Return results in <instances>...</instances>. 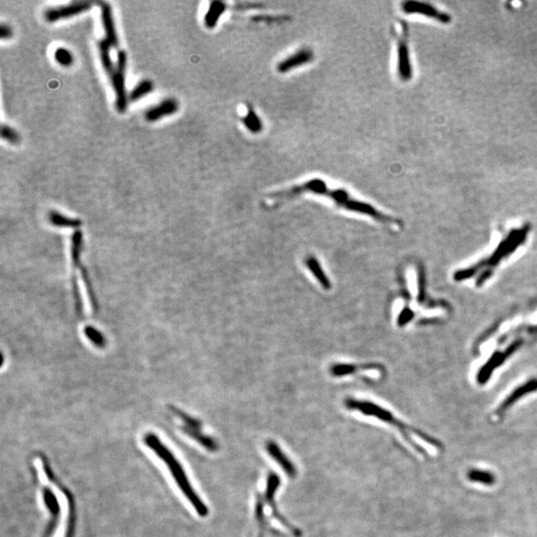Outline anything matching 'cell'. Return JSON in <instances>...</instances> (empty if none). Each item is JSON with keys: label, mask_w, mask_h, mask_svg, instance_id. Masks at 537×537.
Here are the masks:
<instances>
[{"label": "cell", "mask_w": 537, "mask_h": 537, "mask_svg": "<svg viewBox=\"0 0 537 537\" xmlns=\"http://www.w3.org/2000/svg\"><path fill=\"white\" fill-rule=\"evenodd\" d=\"M99 50H100V58H101L103 68L105 69L107 76L110 79L115 71V65L113 64L111 57H110V45L105 39H103L99 42Z\"/></svg>", "instance_id": "7402d4cb"}, {"label": "cell", "mask_w": 537, "mask_h": 537, "mask_svg": "<svg viewBox=\"0 0 537 537\" xmlns=\"http://www.w3.org/2000/svg\"><path fill=\"white\" fill-rule=\"evenodd\" d=\"M171 410L182 421L183 426L181 429L187 436L210 452H216L219 449V445L216 440L202 432V423L199 420L189 416L187 413L182 412L176 407H171Z\"/></svg>", "instance_id": "8992f818"}, {"label": "cell", "mask_w": 537, "mask_h": 537, "mask_svg": "<svg viewBox=\"0 0 537 537\" xmlns=\"http://www.w3.org/2000/svg\"><path fill=\"white\" fill-rule=\"evenodd\" d=\"M178 109V103L176 100L169 98L165 99L154 107L146 109L144 116L147 121H157L164 116L175 113Z\"/></svg>", "instance_id": "9a60e30c"}, {"label": "cell", "mask_w": 537, "mask_h": 537, "mask_svg": "<svg viewBox=\"0 0 537 537\" xmlns=\"http://www.w3.org/2000/svg\"><path fill=\"white\" fill-rule=\"evenodd\" d=\"M344 405L349 411H355V412L361 413L364 416L375 418V419H377L379 421H382L383 423H386V424L398 429V431L405 437V439L411 445H413V442L410 440V437L408 435L409 432L415 433L421 439H423L424 441L435 445L436 447H440L439 441L431 438L428 435L424 434L423 432H421L419 430L409 427L407 424L403 423L397 417H395L392 412H390L389 410L385 409L384 407H381L380 405H378V404H376V403H374L372 401L362 400V399H355L353 397H348V398L345 399Z\"/></svg>", "instance_id": "7a4b0ae2"}, {"label": "cell", "mask_w": 537, "mask_h": 537, "mask_svg": "<svg viewBox=\"0 0 537 537\" xmlns=\"http://www.w3.org/2000/svg\"><path fill=\"white\" fill-rule=\"evenodd\" d=\"M93 3L90 1L80 0L73 1L67 5L48 8L44 12V18L46 21L52 23L62 19H67L75 15L84 13L92 8Z\"/></svg>", "instance_id": "9c48e42d"}, {"label": "cell", "mask_w": 537, "mask_h": 537, "mask_svg": "<svg viewBox=\"0 0 537 537\" xmlns=\"http://www.w3.org/2000/svg\"><path fill=\"white\" fill-rule=\"evenodd\" d=\"M397 44V74L401 81L409 82L413 77V68L409 49V27L407 22L400 21V29L395 32Z\"/></svg>", "instance_id": "277c9868"}, {"label": "cell", "mask_w": 537, "mask_h": 537, "mask_svg": "<svg viewBox=\"0 0 537 537\" xmlns=\"http://www.w3.org/2000/svg\"><path fill=\"white\" fill-rule=\"evenodd\" d=\"M84 331H85L87 338H89V340L94 345H96L99 348H103L106 346V338L97 328L93 327L92 325H87Z\"/></svg>", "instance_id": "d4e9b609"}, {"label": "cell", "mask_w": 537, "mask_h": 537, "mask_svg": "<svg viewBox=\"0 0 537 537\" xmlns=\"http://www.w3.org/2000/svg\"><path fill=\"white\" fill-rule=\"evenodd\" d=\"M127 66V55L125 51L119 50L115 63V71L110 78V82L115 93V107L120 113H123L127 108V96L125 92V70Z\"/></svg>", "instance_id": "52a82bcc"}, {"label": "cell", "mask_w": 537, "mask_h": 537, "mask_svg": "<svg viewBox=\"0 0 537 537\" xmlns=\"http://www.w3.org/2000/svg\"><path fill=\"white\" fill-rule=\"evenodd\" d=\"M101 17H102V23L105 30L106 38L105 40L110 45V47L116 48L118 46V39L115 31L113 16H112V9L111 6L107 3L103 2L101 3Z\"/></svg>", "instance_id": "5bb4252c"}, {"label": "cell", "mask_w": 537, "mask_h": 537, "mask_svg": "<svg viewBox=\"0 0 537 537\" xmlns=\"http://www.w3.org/2000/svg\"><path fill=\"white\" fill-rule=\"evenodd\" d=\"M143 442L145 446L150 449L154 453V455L159 458L168 468L169 474L176 483L178 489L188 501V503L193 507L197 515L201 518L207 517L209 515L208 507L203 503L202 499L193 489L180 462L173 455L170 449L166 447L154 433L145 434V436L143 437Z\"/></svg>", "instance_id": "6da1fadb"}, {"label": "cell", "mask_w": 537, "mask_h": 537, "mask_svg": "<svg viewBox=\"0 0 537 537\" xmlns=\"http://www.w3.org/2000/svg\"><path fill=\"white\" fill-rule=\"evenodd\" d=\"M42 493H43V500L44 504L47 507L50 515H51V524L53 525V529L58 525L60 521V515H61V508H60V502L59 497L56 493H54L49 487L43 486L42 487Z\"/></svg>", "instance_id": "e0dca14e"}, {"label": "cell", "mask_w": 537, "mask_h": 537, "mask_svg": "<svg viewBox=\"0 0 537 537\" xmlns=\"http://www.w3.org/2000/svg\"><path fill=\"white\" fill-rule=\"evenodd\" d=\"M82 249H83V234H82L81 231H76L72 236V248H71V254H72L71 258H72V262H73L72 264H73V268L81 270L82 278H83L84 283L86 285V288H87V291H88V294H89V297H90V301H91L93 310H94V312L96 314V313H98L99 305H98L94 290L92 288V284H91V281H90V278H89V274H88V272L86 271V269L84 268V266L81 263Z\"/></svg>", "instance_id": "ba28073f"}, {"label": "cell", "mask_w": 537, "mask_h": 537, "mask_svg": "<svg viewBox=\"0 0 537 537\" xmlns=\"http://www.w3.org/2000/svg\"><path fill=\"white\" fill-rule=\"evenodd\" d=\"M401 9L406 14H420L428 18L448 24L452 21L450 14L439 10L432 4L419 1H404L401 3Z\"/></svg>", "instance_id": "30bf717a"}, {"label": "cell", "mask_w": 537, "mask_h": 537, "mask_svg": "<svg viewBox=\"0 0 537 537\" xmlns=\"http://www.w3.org/2000/svg\"><path fill=\"white\" fill-rule=\"evenodd\" d=\"M536 391H537V379L530 380L526 384L520 386L515 391H513L505 399V401L501 404L500 408L498 409V413L501 414V413L507 411L510 407H512L513 404H515L517 401H519L522 397H524V396H526V395H528L530 393L536 392Z\"/></svg>", "instance_id": "2e32d148"}, {"label": "cell", "mask_w": 537, "mask_h": 537, "mask_svg": "<svg viewBox=\"0 0 537 537\" xmlns=\"http://www.w3.org/2000/svg\"><path fill=\"white\" fill-rule=\"evenodd\" d=\"M1 137L12 144H17L20 141L19 133L11 126L6 124H2L1 126Z\"/></svg>", "instance_id": "4316f807"}, {"label": "cell", "mask_w": 537, "mask_h": 537, "mask_svg": "<svg viewBox=\"0 0 537 537\" xmlns=\"http://www.w3.org/2000/svg\"><path fill=\"white\" fill-rule=\"evenodd\" d=\"M228 8L227 3L223 1H212L209 4L208 10L204 16V25L208 29H213L216 27L222 14L226 12Z\"/></svg>", "instance_id": "ffe728a7"}, {"label": "cell", "mask_w": 537, "mask_h": 537, "mask_svg": "<svg viewBox=\"0 0 537 537\" xmlns=\"http://www.w3.org/2000/svg\"><path fill=\"white\" fill-rule=\"evenodd\" d=\"M290 17L289 16H285V15H279V16H273V15H263V16H254L251 18L252 21L254 22H267V23H271V22H280V21H287L289 20Z\"/></svg>", "instance_id": "83f0119b"}, {"label": "cell", "mask_w": 537, "mask_h": 537, "mask_svg": "<svg viewBox=\"0 0 537 537\" xmlns=\"http://www.w3.org/2000/svg\"><path fill=\"white\" fill-rule=\"evenodd\" d=\"M55 60L63 67H70L74 63L73 54L64 47H59L54 53Z\"/></svg>", "instance_id": "484cf974"}, {"label": "cell", "mask_w": 537, "mask_h": 537, "mask_svg": "<svg viewBox=\"0 0 537 537\" xmlns=\"http://www.w3.org/2000/svg\"><path fill=\"white\" fill-rule=\"evenodd\" d=\"M49 220L54 226L64 227V228H78L82 224L81 220L69 218L57 211H51L49 213Z\"/></svg>", "instance_id": "603a6c76"}, {"label": "cell", "mask_w": 537, "mask_h": 537, "mask_svg": "<svg viewBox=\"0 0 537 537\" xmlns=\"http://www.w3.org/2000/svg\"><path fill=\"white\" fill-rule=\"evenodd\" d=\"M281 487V479L276 475L275 473H269L267 477L266 482V489L265 492L262 493V496L265 500L267 508L270 510L273 518H275L278 522H280L285 528H287L293 536L296 537H300L302 536V533L299 529H297L295 526H293L278 510L277 504H276V495L278 490Z\"/></svg>", "instance_id": "5b68a950"}, {"label": "cell", "mask_w": 537, "mask_h": 537, "mask_svg": "<svg viewBox=\"0 0 537 537\" xmlns=\"http://www.w3.org/2000/svg\"><path fill=\"white\" fill-rule=\"evenodd\" d=\"M375 370H382L381 366L376 365L374 363H363V364H355V363H333L329 367V373L332 377H345L350 375H356L359 372H365V371H375Z\"/></svg>", "instance_id": "7c38bea8"}, {"label": "cell", "mask_w": 537, "mask_h": 537, "mask_svg": "<svg viewBox=\"0 0 537 537\" xmlns=\"http://www.w3.org/2000/svg\"><path fill=\"white\" fill-rule=\"evenodd\" d=\"M323 197H328L333 202V204L341 210L355 213V214L367 216L383 225H388V226L400 225L399 220H397L396 218H393L391 216H388L379 211L377 208H375V206L367 202L354 198L345 188L328 187L326 191L324 192Z\"/></svg>", "instance_id": "3957f363"}, {"label": "cell", "mask_w": 537, "mask_h": 537, "mask_svg": "<svg viewBox=\"0 0 537 537\" xmlns=\"http://www.w3.org/2000/svg\"><path fill=\"white\" fill-rule=\"evenodd\" d=\"M266 450L269 456L282 468V470L292 479L296 478L298 475V470L296 465L291 461V459L284 453L280 446L274 441H268L266 444Z\"/></svg>", "instance_id": "4fadbf2b"}, {"label": "cell", "mask_w": 537, "mask_h": 537, "mask_svg": "<svg viewBox=\"0 0 537 537\" xmlns=\"http://www.w3.org/2000/svg\"><path fill=\"white\" fill-rule=\"evenodd\" d=\"M13 35V31L11 29L10 26L6 25V24H1V27H0V37L1 39H9L11 38Z\"/></svg>", "instance_id": "f1b7e54d"}, {"label": "cell", "mask_w": 537, "mask_h": 537, "mask_svg": "<svg viewBox=\"0 0 537 537\" xmlns=\"http://www.w3.org/2000/svg\"><path fill=\"white\" fill-rule=\"evenodd\" d=\"M469 481L491 487L497 483V477L494 473L481 469H472L467 473Z\"/></svg>", "instance_id": "44dd1931"}, {"label": "cell", "mask_w": 537, "mask_h": 537, "mask_svg": "<svg viewBox=\"0 0 537 537\" xmlns=\"http://www.w3.org/2000/svg\"><path fill=\"white\" fill-rule=\"evenodd\" d=\"M153 90V84L150 80H142L140 81L130 92L129 94V100L131 102H136L142 98H144L146 95H148Z\"/></svg>", "instance_id": "cb8c5ba5"}, {"label": "cell", "mask_w": 537, "mask_h": 537, "mask_svg": "<svg viewBox=\"0 0 537 537\" xmlns=\"http://www.w3.org/2000/svg\"><path fill=\"white\" fill-rule=\"evenodd\" d=\"M305 265L323 290L329 291L331 289V283L324 273L320 261L315 256H308L305 260Z\"/></svg>", "instance_id": "ac0fdd59"}, {"label": "cell", "mask_w": 537, "mask_h": 537, "mask_svg": "<svg viewBox=\"0 0 537 537\" xmlns=\"http://www.w3.org/2000/svg\"><path fill=\"white\" fill-rule=\"evenodd\" d=\"M246 107H247V111L245 115L241 117V121L251 133L258 134L262 132L264 129V123L261 117L258 115V113L256 112V110L254 109V107H252L251 104L248 103Z\"/></svg>", "instance_id": "d6986e66"}, {"label": "cell", "mask_w": 537, "mask_h": 537, "mask_svg": "<svg viewBox=\"0 0 537 537\" xmlns=\"http://www.w3.org/2000/svg\"><path fill=\"white\" fill-rule=\"evenodd\" d=\"M315 60V52L309 47L302 48L291 54L289 57L280 61L277 64V71L280 74H286L294 69L306 66Z\"/></svg>", "instance_id": "8fae6325"}]
</instances>
